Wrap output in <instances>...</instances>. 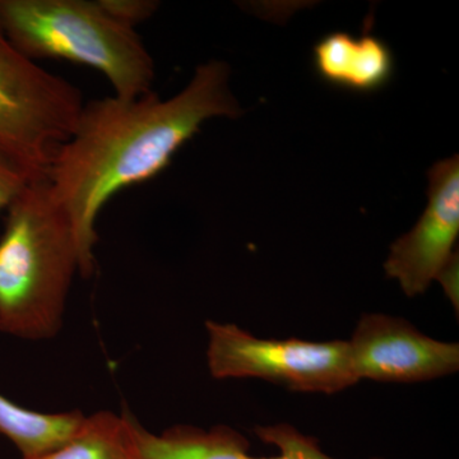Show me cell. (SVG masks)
<instances>
[{
  "label": "cell",
  "mask_w": 459,
  "mask_h": 459,
  "mask_svg": "<svg viewBox=\"0 0 459 459\" xmlns=\"http://www.w3.org/2000/svg\"><path fill=\"white\" fill-rule=\"evenodd\" d=\"M229 82L230 66L211 60L198 65L188 86L170 99L152 91L135 99L84 102L44 179L51 201L74 230L83 279L95 273L96 222L111 197L165 170L208 119L243 114Z\"/></svg>",
  "instance_id": "obj_1"
},
{
  "label": "cell",
  "mask_w": 459,
  "mask_h": 459,
  "mask_svg": "<svg viewBox=\"0 0 459 459\" xmlns=\"http://www.w3.org/2000/svg\"><path fill=\"white\" fill-rule=\"evenodd\" d=\"M80 271L71 222L47 181H31L7 208L0 237V331L31 341L56 336Z\"/></svg>",
  "instance_id": "obj_2"
},
{
  "label": "cell",
  "mask_w": 459,
  "mask_h": 459,
  "mask_svg": "<svg viewBox=\"0 0 459 459\" xmlns=\"http://www.w3.org/2000/svg\"><path fill=\"white\" fill-rule=\"evenodd\" d=\"M0 27L29 59H62L96 69L120 99L152 92L155 62L135 29L99 0H0Z\"/></svg>",
  "instance_id": "obj_3"
},
{
  "label": "cell",
  "mask_w": 459,
  "mask_h": 459,
  "mask_svg": "<svg viewBox=\"0 0 459 459\" xmlns=\"http://www.w3.org/2000/svg\"><path fill=\"white\" fill-rule=\"evenodd\" d=\"M83 105L77 86L23 56L0 27V151L30 179H45Z\"/></svg>",
  "instance_id": "obj_4"
},
{
  "label": "cell",
  "mask_w": 459,
  "mask_h": 459,
  "mask_svg": "<svg viewBox=\"0 0 459 459\" xmlns=\"http://www.w3.org/2000/svg\"><path fill=\"white\" fill-rule=\"evenodd\" d=\"M207 364L216 379L258 377L303 394H334L359 382L349 341L264 340L232 323L205 322Z\"/></svg>",
  "instance_id": "obj_5"
},
{
  "label": "cell",
  "mask_w": 459,
  "mask_h": 459,
  "mask_svg": "<svg viewBox=\"0 0 459 459\" xmlns=\"http://www.w3.org/2000/svg\"><path fill=\"white\" fill-rule=\"evenodd\" d=\"M358 380L383 383L429 382L459 369V344L434 340L406 319L364 314L349 341Z\"/></svg>",
  "instance_id": "obj_6"
},
{
  "label": "cell",
  "mask_w": 459,
  "mask_h": 459,
  "mask_svg": "<svg viewBox=\"0 0 459 459\" xmlns=\"http://www.w3.org/2000/svg\"><path fill=\"white\" fill-rule=\"evenodd\" d=\"M459 235V159L442 160L429 171L427 210L391 247L385 270L409 298L422 295L448 264Z\"/></svg>",
  "instance_id": "obj_7"
},
{
  "label": "cell",
  "mask_w": 459,
  "mask_h": 459,
  "mask_svg": "<svg viewBox=\"0 0 459 459\" xmlns=\"http://www.w3.org/2000/svg\"><path fill=\"white\" fill-rule=\"evenodd\" d=\"M262 442L277 449L273 457L250 455V442L235 429L217 425L204 429L175 425L160 434L140 427L143 459H338L320 448L318 439L300 433L289 424L256 427ZM383 459V458H371Z\"/></svg>",
  "instance_id": "obj_8"
},
{
  "label": "cell",
  "mask_w": 459,
  "mask_h": 459,
  "mask_svg": "<svg viewBox=\"0 0 459 459\" xmlns=\"http://www.w3.org/2000/svg\"><path fill=\"white\" fill-rule=\"evenodd\" d=\"M368 18L360 36L336 31L327 33L313 48V65L323 82L355 93L385 89L394 74L391 48L371 32Z\"/></svg>",
  "instance_id": "obj_9"
},
{
  "label": "cell",
  "mask_w": 459,
  "mask_h": 459,
  "mask_svg": "<svg viewBox=\"0 0 459 459\" xmlns=\"http://www.w3.org/2000/svg\"><path fill=\"white\" fill-rule=\"evenodd\" d=\"M140 427L126 411L120 415L101 411L84 416L68 442L38 457L22 459H143Z\"/></svg>",
  "instance_id": "obj_10"
},
{
  "label": "cell",
  "mask_w": 459,
  "mask_h": 459,
  "mask_svg": "<svg viewBox=\"0 0 459 459\" xmlns=\"http://www.w3.org/2000/svg\"><path fill=\"white\" fill-rule=\"evenodd\" d=\"M83 419L80 411L36 412L0 394V435L17 446L22 458L38 457L68 442Z\"/></svg>",
  "instance_id": "obj_11"
},
{
  "label": "cell",
  "mask_w": 459,
  "mask_h": 459,
  "mask_svg": "<svg viewBox=\"0 0 459 459\" xmlns=\"http://www.w3.org/2000/svg\"><path fill=\"white\" fill-rule=\"evenodd\" d=\"M102 8L117 22L135 29V26L152 17L159 8L153 0H99Z\"/></svg>",
  "instance_id": "obj_12"
},
{
  "label": "cell",
  "mask_w": 459,
  "mask_h": 459,
  "mask_svg": "<svg viewBox=\"0 0 459 459\" xmlns=\"http://www.w3.org/2000/svg\"><path fill=\"white\" fill-rule=\"evenodd\" d=\"M31 181L20 166L0 151V212L7 210Z\"/></svg>",
  "instance_id": "obj_13"
},
{
  "label": "cell",
  "mask_w": 459,
  "mask_h": 459,
  "mask_svg": "<svg viewBox=\"0 0 459 459\" xmlns=\"http://www.w3.org/2000/svg\"><path fill=\"white\" fill-rule=\"evenodd\" d=\"M458 265L459 262L457 253V255L453 256L451 261L448 262V264L443 268L439 276L437 277V280H435L439 281L444 292H446V298L451 301L453 307H455V313L457 314L459 310Z\"/></svg>",
  "instance_id": "obj_14"
}]
</instances>
